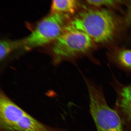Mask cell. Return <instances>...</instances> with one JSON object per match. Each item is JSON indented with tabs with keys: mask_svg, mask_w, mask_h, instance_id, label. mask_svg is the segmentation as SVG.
<instances>
[{
	"mask_svg": "<svg viewBox=\"0 0 131 131\" xmlns=\"http://www.w3.org/2000/svg\"><path fill=\"white\" fill-rule=\"evenodd\" d=\"M112 14L105 9L83 11L66 25L64 29L84 33L97 43L108 41L115 33L117 25Z\"/></svg>",
	"mask_w": 131,
	"mask_h": 131,
	"instance_id": "1",
	"label": "cell"
},
{
	"mask_svg": "<svg viewBox=\"0 0 131 131\" xmlns=\"http://www.w3.org/2000/svg\"><path fill=\"white\" fill-rule=\"evenodd\" d=\"M90 98V110L97 131H123L122 120L106 102L102 88L85 76Z\"/></svg>",
	"mask_w": 131,
	"mask_h": 131,
	"instance_id": "2",
	"label": "cell"
},
{
	"mask_svg": "<svg viewBox=\"0 0 131 131\" xmlns=\"http://www.w3.org/2000/svg\"><path fill=\"white\" fill-rule=\"evenodd\" d=\"M68 14H51L37 24L28 36L23 39L22 48L26 50L55 41L66 27Z\"/></svg>",
	"mask_w": 131,
	"mask_h": 131,
	"instance_id": "3",
	"label": "cell"
},
{
	"mask_svg": "<svg viewBox=\"0 0 131 131\" xmlns=\"http://www.w3.org/2000/svg\"><path fill=\"white\" fill-rule=\"evenodd\" d=\"M93 41L80 31L64 29L56 40L52 51L57 61L88 51L92 48Z\"/></svg>",
	"mask_w": 131,
	"mask_h": 131,
	"instance_id": "4",
	"label": "cell"
},
{
	"mask_svg": "<svg viewBox=\"0 0 131 131\" xmlns=\"http://www.w3.org/2000/svg\"><path fill=\"white\" fill-rule=\"evenodd\" d=\"M112 85L117 94L115 110L127 122H131V85L120 87L114 78Z\"/></svg>",
	"mask_w": 131,
	"mask_h": 131,
	"instance_id": "5",
	"label": "cell"
},
{
	"mask_svg": "<svg viewBox=\"0 0 131 131\" xmlns=\"http://www.w3.org/2000/svg\"><path fill=\"white\" fill-rule=\"evenodd\" d=\"M7 131H54L23 110Z\"/></svg>",
	"mask_w": 131,
	"mask_h": 131,
	"instance_id": "6",
	"label": "cell"
},
{
	"mask_svg": "<svg viewBox=\"0 0 131 131\" xmlns=\"http://www.w3.org/2000/svg\"><path fill=\"white\" fill-rule=\"evenodd\" d=\"M78 3L74 0H55L52 1L51 14H73L78 7Z\"/></svg>",
	"mask_w": 131,
	"mask_h": 131,
	"instance_id": "7",
	"label": "cell"
},
{
	"mask_svg": "<svg viewBox=\"0 0 131 131\" xmlns=\"http://www.w3.org/2000/svg\"><path fill=\"white\" fill-rule=\"evenodd\" d=\"M23 39L16 40H3L0 42V60H4L10 53L17 49L22 47Z\"/></svg>",
	"mask_w": 131,
	"mask_h": 131,
	"instance_id": "8",
	"label": "cell"
},
{
	"mask_svg": "<svg viewBox=\"0 0 131 131\" xmlns=\"http://www.w3.org/2000/svg\"><path fill=\"white\" fill-rule=\"evenodd\" d=\"M117 60L121 66L127 69H131V49H123L117 54Z\"/></svg>",
	"mask_w": 131,
	"mask_h": 131,
	"instance_id": "9",
	"label": "cell"
},
{
	"mask_svg": "<svg viewBox=\"0 0 131 131\" xmlns=\"http://www.w3.org/2000/svg\"><path fill=\"white\" fill-rule=\"evenodd\" d=\"M87 2L90 5L96 6H112L115 4V1L112 0L101 1H87Z\"/></svg>",
	"mask_w": 131,
	"mask_h": 131,
	"instance_id": "10",
	"label": "cell"
},
{
	"mask_svg": "<svg viewBox=\"0 0 131 131\" xmlns=\"http://www.w3.org/2000/svg\"><path fill=\"white\" fill-rule=\"evenodd\" d=\"M127 6L126 21L131 26V1L127 3Z\"/></svg>",
	"mask_w": 131,
	"mask_h": 131,
	"instance_id": "11",
	"label": "cell"
}]
</instances>
